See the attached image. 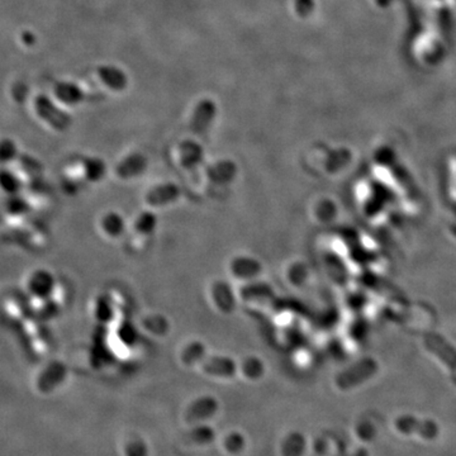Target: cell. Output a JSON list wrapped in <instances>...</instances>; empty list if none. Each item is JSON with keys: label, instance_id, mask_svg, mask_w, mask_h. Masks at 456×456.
<instances>
[{"label": "cell", "instance_id": "1", "mask_svg": "<svg viewBox=\"0 0 456 456\" xmlns=\"http://www.w3.org/2000/svg\"><path fill=\"white\" fill-rule=\"evenodd\" d=\"M34 107H36V112L40 116L41 118L46 121L55 130H66L70 123H71V118L69 117V114H66L61 109H59L51 101L49 96H37L36 101H34Z\"/></svg>", "mask_w": 456, "mask_h": 456}, {"label": "cell", "instance_id": "2", "mask_svg": "<svg viewBox=\"0 0 456 456\" xmlns=\"http://www.w3.org/2000/svg\"><path fill=\"white\" fill-rule=\"evenodd\" d=\"M216 116V104L213 101H202L198 104L193 116L192 128L198 135L204 133Z\"/></svg>", "mask_w": 456, "mask_h": 456}, {"label": "cell", "instance_id": "3", "mask_svg": "<svg viewBox=\"0 0 456 456\" xmlns=\"http://www.w3.org/2000/svg\"><path fill=\"white\" fill-rule=\"evenodd\" d=\"M98 75L101 81L113 91H123L127 86V75L116 66H101L98 69Z\"/></svg>", "mask_w": 456, "mask_h": 456}, {"label": "cell", "instance_id": "4", "mask_svg": "<svg viewBox=\"0 0 456 456\" xmlns=\"http://www.w3.org/2000/svg\"><path fill=\"white\" fill-rule=\"evenodd\" d=\"M55 94H56L59 101H61L62 103L69 104V106H75L83 101V98H84V91H81L78 85L74 84V83H66V81H61V83L56 84Z\"/></svg>", "mask_w": 456, "mask_h": 456}, {"label": "cell", "instance_id": "5", "mask_svg": "<svg viewBox=\"0 0 456 456\" xmlns=\"http://www.w3.org/2000/svg\"><path fill=\"white\" fill-rule=\"evenodd\" d=\"M29 290L39 298H45L54 288L52 276L46 271H37L29 279Z\"/></svg>", "mask_w": 456, "mask_h": 456}, {"label": "cell", "instance_id": "6", "mask_svg": "<svg viewBox=\"0 0 456 456\" xmlns=\"http://www.w3.org/2000/svg\"><path fill=\"white\" fill-rule=\"evenodd\" d=\"M22 181L17 174L8 169H0V188L8 194H17L21 191Z\"/></svg>", "mask_w": 456, "mask_h": 456}, {"label": "cell", "instance_id": "7", "mask_svg": "<svg viewBox=\"0 0 456 456\" xmlns=\"http://www.w3.org/2000/svg\"><path fill=\"white\" fill-rule=\"evenodd\" d=\"M18 150L17 145L14 141H11L9 138H3L0 140V163H11L14 158H17Z\"/></svg>", "mask_w": 456, "mask_h": 456}, {"label": "cell", "instance_id": "8", "mask_svg": "<svg viewBox=\"0 0 456 456\" xmlns=\"http://www.w3.org/2000/svg\"><path fill=\"white\" fill-rule=\"evenodd\" d=\"M178 194V191L175 186H161L158 191L151 192L150 194V202L151 204H163L161 202H168L170 199H174Z\"/></svg>", "mask_w": 456, "mask_h": 456}, {"label": "cell", "instance_id": "9", "mask_svg": "<svg viewBox=\"0 0 456 456\" xmlns=\"http://www.w3.org/2000/svg\"><path fill=\"white\" fill-rule=\"evenodd\" d=\"M26 207H27L26 202L21 201L19 198L11 199L8 202V209L11 214H22L26 211Z\"/></svg>", "mask_w": 456, "mask_h": 456}, {"label": "cell", "instance_id": "10", "mask_svg": "<svg viewBox=\"0 0 456 456\" xmlns=\"http://www.w3.org/2000/svg\"><path fill=\"white\" fill-rule=\"evenodd\" d=\"M23 41L27 44V45H34V34H29V32H24L23 34Z\"/></svg>", "mask_w": 456, "mask_h": 456}]
</instances>
